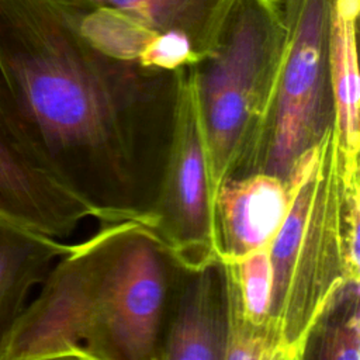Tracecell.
<instances>
[{"instance_id": "1", "label": "cell", "mask_w": 360, "mask_h": 360, "mask_svg": "<svg viewBox=\"0 0 360 360\" xmlns=\"http://www.w3.org/2000/svg\"><path fill=\"white\" fill-rule=\"evenodd\" d=\"M179 70L103 53L49 0H0V117L101 224L152 229Z\"/></svg>"}, {"instance_id": "2", "label": "cell", "mask_w": 360, "mask_h": 360, "mask_svg": "<svg viewBox=\"0 0 360 360\" xmlns=\"http://www.w3.org/2000/svg\"><path fill=\"white\" fill-rule=\"evenodd\" d=\"M290 210L269 245L267 335L276 359H301L321 316L352 278L343 248L345 181L335 127L297 163Z\"/></svg>"}, {"instance_id": "3", "label": "cell", "mask_w": 360, "mask_h": 360, "mask_svg": "<svg viewBox=\"0 0 360 360\" xmlns=\"http://www.w3.org/2000/svg\"><path fill=\"white\" fill-rule=\"evenodd\" d=\"M285 42L280 0H232L212 49L191 65L214 194L262 162Z\"/></svg>"}, {"instance_id": "4", "label": "cell", "mask_w": 360, "mask_h": 360, "mask_svg": "<svg viewBox=\"0 0 360 360\" xmlns=\"http://www.w3.org/2000/svg\"><path fill=\"white\" fill-rule=\"evenodd\" d=\"M177 267L148 226L112 225L98 291L100 360L159 359Z\"/></svg>"}, {"instance_id": "5", "label": "cell", "mask_w": 360, "mask_h": 360, "mask_svg": "<svg viewBox=\"0 0 360 360\" xmlns=\"http://www.w3.org/2000/svg\"><path fill=\"white\" fill-rule=\"evenodd\" d=\"M332 0H280L287 27L260 169L288 180L301 158L333 127L329 76Z\"/></svg>"}, {"instance_id": "6", "label": "cell", "mask_w": 360, "mask_h": 360, "mask_svg": "<svg viewBox=\"0 0 360 360\" xmlns=\"http://www.w3.org/2000/svg\"><path fill=\"white\" fill-rule=\"evenodd\" d=\"M152 232L184 271L222 262L205 131L191 65L179 70L172 139Z\"/></svg>"}, {"instance_id": "7", "label": "cell", "mask_w": 360, "mask_h": 360, "mask_svg": "<svg viewBox=\"0 0 360 360\" xmlns=\"http://www.w3.org/2000/svg\"><path fill=\"white\" fill-rule=\"evenodd\" d=\"M0 217L49 235L69 236L97 211L58 181L15 139L0 117Z\"/></svg>"}, {"instance_id": "8", "label": "cell", "mask_w": 360, "mask_h": 360, "mask_svg": "<svg viewBox=\"0 0 360 360\" xmlns=\"http://www.w3.org/2000/svg\"><path fill=\"white\" fill-rule=\"evenodd\" d=\"M292 200V184L256 170L225 177L214 194V211L222 262L267 248L278 232Z\"/></svg>"}, {"instance_id": "9", "label": "cell", "mask_w": 360, "mask_h": 360, "mask_svg": "<svg viewBox=\"0 0 360 360\" xmlns=\"http://www.w3.org/2000/svg\"><path fill=\"white\" fill-rule=\"evenodd\" d=\"M184 274L159 359L225 360L229 332L225 266L219 262Z\"/></svg>"}, {"instance_id": "10", "label": "cell", "mask_w": 360, "mask_h": 360, "mask_svg": "<svg viewBox=\"0 0 360 360\" xmlns=\"http://www.w3.org/2000/svg\"><path fill=\"white\" fill-rule=\"evenodd\" d=\"M70 15L100 11L128 18L156 35L188 39L200 56L214 46L232 0H49Z\"/></svg>"}, {"instance_id": "11", "label": "cell", "mask_w": 360, "mask_h": 360, "mask_svg": "<svg viewBox=\"0 0 360 360\" xmlns=\"http://www.w3.org/2000/svg\"><path fill=\"white\" fill-rule=\"evenodd\" d=\"M360 0H332L329 17V76L333 127L339 141L345 181L359 176V68L356 32Z\"/></svg>"}, {"instance_id": "12", "label": "cell", "mask_w": 360, "mask_h": 360, "mask_svg": "<svg viewBox=\"0 0 360 360\" xmlns=\"http://www.w3.org/2000/svg\"><path fill=\"white\" fill-rule=\"evenodd\" d=\"M70 249L58 238L0 217V345L42 284L55 260Z\"/></svg>"}, {"instance_id": "13", "label": "cell", "mask_w": 360, "mask_h": 360, "mask_svg": "<svg viewBox=\"0 0 360 360\" xmlns=\"http://www.w3.org/2000/svg\"><path fill=\"white\" fill-rule=\"evenodd\" d=\"M359 280H347L314 329V332L319 330V335L315 333L319 338L318 353L314 357L322 360H359Z\"/></svg>"}]
</instances>
